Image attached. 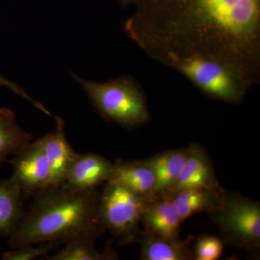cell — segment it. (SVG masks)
I'll list each match as a JSON object with an SVG mask.
<instances>
[{
	"label": "cell",
	"mask_w": 260,
	"mask_h": 260,
	"mask_svg": "<svg viewBox=\"0 0 260 260\" xmlns=\"http://www.w3.org/2000/svg\"><path fill=\"white\" fill-rule=\"evenodd\" d=\"M121 4L126 5L132 3H136L137 0H119Z\"/></svg>",
	"instance_id": "7402d4cb"
},
{
	"label": "cell",
	"mask_w": 260,
	"mask_h": 260,
	"mask_svg": "<svg viewBox=\"0 0 260 260\" xmlns=\"http://www.w3.org/2000/svg\"><path fill=\"white\" fill-rule=\"evenodd\" d=\"M0 86L8 87V88L10 89L12 91L14 92V93L19 95V96L23 98V99H25L27 102L30 103L34 107L39 109L41 112L44 113V114H48V115H50V112H49V111L44 107V105H42V104L38 102L37 101L34 100V99H32V98L30 97V95H29L28 94L21 88V87L19 86L17 84L10 81L9 80L5 79V78H3L1 75H0Z\"/></svg>",
	"instance_id": "44dd1931"
},
{
	"label": "cell",
	"mask_w": 260,
	"mask_h": 260,
	"mask_svg": "<svg viewBox=\"0 0 260 260\" xmlns=\"http://www.w3.org/2000/svg\"><path fill=\"white\" fill-rule=\"evenodd\" d=\"M229 244L248 249L260 245V205L241 195L224 193L210 213Z\"/></svg>",
	"instance_id": "5b68a950"
},
{
	"label": "cell",
	"mask_w": 260,
	"mask_h": 260,
	"mask_svg": "<svg viewBox=\"0 0 260 260\" xmlns=\"http://www.w3.org/2000/svg\"><path fill=\"white\" fill-rule=\"evenodd\" d=\"M135 22L167 23L172 39L189 43L188 55L233 64L257 39L260 0H137ZM131 19V20H132ZM187 47V48H188Z\"/></svg>",
	"instance_id": "6da1fadb"
},
{
	"label": "cell",
	"mask_w": 260,
	"mask_h": 260,
	"mask_svg": "<svg viewBox=\"0 0 260 260\" xmlns=\"http://www.w3.org/2000/svg\"><path fill=\"white\" fill-rule=\"evenodd\" d=\"M13 179L24 196H35L51 185V169L40 140L30 142L15 154L10 160Z\"/></svg>",
	"instance_id": "52a82bcc"
},
{
	"label": "cell",
	"mask_w": 260,
	"mask_h": 260,
	"mask_svg": "<svg viewBox=\"0 0 260 260\" xmlns=\"http://www.w3.org/2000/svg\"><path fill=\"white\" fill-rule=\"evenodd\" d=\"M223 191L214 174L213 166L205 149L192 144L187 148L184 167L175 185L168 194L184 189Z\"/></svg>",
	"instance_id": "9c48e42d"
},
{
	"label": "cell",
	"mask_w": 260,
	"mask_h": 260,
	"mask_svg": "<svg viewBox=\"0 0 260 260\" xmlns=\"http://www.w3.org/2000/svg\"><path fill=\"white\" fill-rule=\"evenodd\" d=\"M54 131L39 138L51 169L50 186H61L66 179L76 152L70 146L64 132V121L56 117Z\"/></svg>",
	"instance_id": "30bf717a"
},
{
	"label": "cell",
	"mask_w": 260,
	"mask_h": 260,
	"mask_svg": "<svg viewBox=\"0 0 260 260\" xmlns=\"http://www.w3.org/2000/svg\"><path fill=\"white\" fill-rule=\"evenodd\" d=\"M34 244H27L15 248L14 250L6 251L3 254L4 260H32L41 256H47L48 253L54 250L60 244L58 243H42L41 245L34 246Z\"/></svg>",
	"instance_id": "d6986e66"
},
{
	"label": "cell",
	"mask_w": 260,
	"mask_h": 260,
	"mask_svg": "<svg viewBox=\"0 0 260 260\" xmlns=\"http://www.w3.org/2000/svg\"><path fill=\"white\" fill-rule=\"evenodd\" d=\"M225 191L208 189H184L168 194L181 221L202 212L211 213L221 202Z\"/></svg>",
	"instance_id": "5bb4252c"
},
{
	"label": "cell",
	"mask_w": 260,
	"mask_h": 260,
	"mask_svg": "<svg viewBox=\"0 0 260 260\" xmlns=\"http://www.w3.org/2000/svg\"><path fill=\"white\" fill-rule=\"evenodd\" d=\"M142 244L141 259L188 260L194 259L189 247L190 239L169 240L143 233L140 241Z\"/></svg>",
	"instance_id": "2e32d148"
},
{
	"label": "cell",
	"mask_w": 260,
	"mask_h": 260,
	"mask_svg": "<svg viewBox=\"0 0 260 260\" xmlns=\"http://www.w3.org/2000/svg\"><path fill=\"white\" fill-rule=\"evenodd\" d=\"M142 222L145 234L169 240L180 239L182 221L168 194L156 195L153 198L145 210Z\"/></svg>",
	"instance_id": "8fae6325"
},
{
	"label": "cell",
	"mask_w": 260,
	"mask_h": 260,
	"mask_svg": "<svg viewBox=\"0 0 260 260\" xmlns=\"http://www.w3.org/2000/svg\"><path fill=\"white\" fill-rule=\"evenodd\" d=\"M83 87L103 117L127 128L136 127L148 120L146 103L134 82L121 78L106 83L82 79L73 74Z\"/></svg>",
	"instance_id": "3957f363"
},
{
	"label": "cell",
	"mask_w": 260,
	"mask_h": 260,
	"mask_svg": "<svg viewBox=\"0 0 260 260\" xmlns=\"http://www.w3.org/2000/svg\"><path fill=\"white\" fill-rule=\"evenodd\" d=\"M155 197L148 198L107 182L100 197L101 217L106 230L123 245L140 242L144 233L140 223Z\"/></svg>",
	"instance_id": "277c9868"
},
{
	"label": "cell",
	"mask_w": 260,
	"mask_h": 260,
	"mask_svg": "<svg viewBox=\"0 0 260 260\" xmlns=\"http://www.w3.org/2000/svg\"><path fill=\"white\" fill-rule=\"evenodd\" d=\"M223 251V243L213 236H203L197 241L194 259L196 260H217Z\"/></svg>",
	"instance_id": "ffe728a7"
},
{
	"label": "cell",
	"mask_w": 260,
	"mask_h": 260,
	"mask_svg": "<svg viewBox=\"0 0 260 260\" xmlns=\"http://www.w3.org/2000/svg\"><path fill=\"white\" fill-rule=\"evenodd\" d=\"M31 140V135L19 126L14 112L0 108V165Z\"/></svg>",
	"instance_id": "e0dca14e"
},
{
	"label": "cell",
	"mask_w": 260,
	"mask_h": 260,
	"mask_svg": "<svg viewBox=\"0 0 260 260\" xmlns=\"http://www.w3.org/2000/svg\"><path fill=\"white\" fill-rule=\"evenodd\" d=\"M114 164L98 154L77 153L62 187L70 190L96 189L112 177Z\"/></svg>",
	"instance_id": "ba28073f"
},
{
	"label": "cell",
	"mask_w": 260,
	"mask_h": 260,
	"mask_svg": "<svg viewBox=\"0 0 260 260\" xmlns=\"http://www.w3.org/2000/svg\"><path fill=\"white\" fill-rule=\"evenodd\" d=\"M169 56L178 70L205 93L227 102L242 96L240 78L232 65L210 56Z\"/></svg>",
	"instance_id": "8992f818"
},
{
	"label": "cell",
	"mask_w": 260,
	"mask_h": 260,
	"mask_svg": "<svg viewBox=\"0 0 260 260\" xmlns=\"http://www.w3.org/2000/svg\"><path fill=\"white\" fill-rule=\"evenodd\" d=\"M107 182L119 184L148 198L156 196L155 175L146 160L116 162L114 164L112 177Z\"/></svg>",
	"instance_id": "7c38bea8"
},
{
	"label": "cell",
	"mask_w": 260,
	"mask_h": 260,
	"mask_svg": "<svg viewBox=\"0 0 260 260\" xmlns=\"http://www.w3.org/2000/svg\"><path fill=\"white\" fill-rule=\"evenodd\" d=\"M23 196L12 178L0 179V237H10L21 222L25 213Z\"/></svg>",
	"instance_id": "4fadbf2b"
},
{
	"label": "cell",
	"mask_w": 260,
	"mask_h": 260,
	"mask_svg": "<svg viewBox=\"0 0 260 260\" xmlns=\"http://www.w3.org/2000/svg\"><path fill=\"white\" fill-rule=\"evenodd\" d=\"M100 197L97 189L74 191L50 186L34 196L8 244L15 249L27 244H66L77 239H96L106 230Z\"/></svg>",
	"instance_id": "7a4b0ae2"
},
{
	"label": "cell",
	"mask_w": 260,
	"mask_h": 260,
	"mask_svg": "<svg viewBox=\"0 0 260 260\" xmlns=\"http://www.w3.org/2000/svg\"><path fill=\"white\" fill-rule=\"evenodd\" d=\"M95 239H77L66 244V246L51 256L49 260H111L118 259L112 246L108 245L104 252L99 253L94 244Z\"/></svg>",
	"instance_id": "ac0fdd59"
},
{
	"label": "cell",
	"mask_w": 260,
	"mask_h": 260,
	"mask_svg": "<svg viewBox=\"0 0 260 260\" xmlns=\"http://www.w3.org/2000/svg\"><path fill=\"white\" fill-rule=\"evenodd\" d=\"M187 154V148L168 150L146 160L155 178V195L172 190L180 175Z\"/></svg>",
	"instance_id": "9a60e30c"
}]
</instances>
